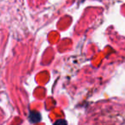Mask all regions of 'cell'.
<instances>
[{"label": "cell", "mask_w": 125, "mask_h": 125, "mask_svg": "<svg viewBox=\"0 0 125 125\" xmlns=\"http://www.w3.org/2000/svg\"><path fill=\"white\" fill-rule=\"evenodd\" d=\"M28 121L31 123H38L41 121V115L38 111H30L28 115Z\"/></svg>", "instance_id": "cell-1"}]
</instances>
